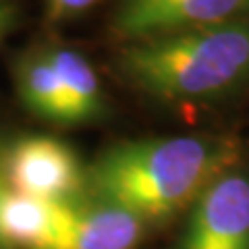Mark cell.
I'll return each mask as SVG.
<instances>
[{
  "label": "cell",
  "mask_w": 249,
  "mask_h": 249,
  "mask_svg": "<svg viewBox=\"0 0 249 249\" xmlns=\"http://www.w3.org/2000/svg\"><path fill=\"white\" fill-rule=\"evenodd\" d=\"M145 222L116 204L65 201L56 232L42 249H133Z\"/></svg>",
  "instance_id": "8992f818"
},
{
  "label": "cell",
  "mask_w": 249,
  "mask_h": 249,
  "mask_svg": "<svg viewBox=\"0 0 249 249\" xmlns=\"http://www.w3.org/2000/svg\"><path fill=\"white\" fill-rule=\"evenodd\" d=\"M249 19V0H121L116 36L131 42Z\"/></svg>",
  "instance_id": "3957f363"
},
{
  "label": "cell",
  "mask_w": 249,
  "mask_h": 249,
  "mask_svg": "<svg viewBox=\"0 0 249 249\" xmlns=\"http://www.w3.org/2000/svg\"><path fill=\"white\" fill-rule=\"evenodd\" d=\"M65 2H67V0H48L52 15H56V17H62V11H65Z\"/></svg>",
  "instance_id": "7c38bea8"
},
{
  "label": "cell",
  "mask_w": 249,
  "mask_h": 249,
  "mask_svg": "<svg viewBox=\"0 0 249 249\" xmlns=\"http://www.w3.org/2000/svg\"><path fill=\"white\" fill-rule=\"evenodd\" d=\"M127 79L162 102H197L249 79V19L133 42L121 56Z\"/></svg>",
  "instance_id": "7a4b0ae2"
},
{
  "label": "cell",
  "mask_w": 249,
  "mask_h": 249,
  "mask_svg": "<svg viewBox=\"0 0 249 249\" xmlns=\"http://www.w3.org/2000/svg\"><path fill=\"white\" fill-rule=\"evenodd\" d=\"M17 91L23 106L37 119L69 124V110L48 50H34L17 65Z\"/></svg>",
  "instance_id": "9c48e42d"
},
{
  "label": "cell",
  "mask_w": 249,
  "mask_h": 249,
  "mask_svg": "<svg viewBox=\"0 0 249 249\" xmlns=\"http://www.w3.org/2000/svg\"><path fill=\"white\" fill-rule=\"evenodd\" d=\"M9 25H11V9L0 2V40H2V36L6 34Z\"/></svg>",
  "instance_id": "8fae6325"
},
{
  "label": "cell",
  "mask_w": 249,
  "mask_h": 249,
  "mask_svg": "<svg viewBox=\"0 0 249 249\" xmlns=\"http://www.w3.org/2000/svg\"><path fill=\"white\" fill-rule=\"evenodd\" d=\"M96 0H67L65 2V11H62V17L65 15H73V13H79L83 9H88V6H91Z\"/></svg>",
  "instance_id": "30bf717a"
},
{
  "label": "cell",
  "mask_w": 249,
  "mask_h": 249,
  "mask_svg": "<svg viewBox=\"0 0 249 249\" xmlns=\"http://www.w3.org/2000/svg\"><path fill=\"white\" fill-rule=\"evenodd\" d=\"M62 204L6 187L0 197V249H42L58 229Z\"/></svg>",
  "instance_id": "52a82bcc"
},
{
  "label": "cell",
  "mask_w": 249,
  "mask_h": 249,
  "mask_svg": "<svg viewBox=\"0 0 249 249\" xmlns=\"http://www.w3.org/2000/svg\"><path fill=\"white\" fill-rule=\"evenodd\" d=\"M11 189L48 201H73L85 183L77 156L54 137H25L17 142L4 164Z\"/></svg>",
  "instance_id": "5b68a950"
},
{
  "label": "cell",
  "mask_w": 249,
  "mask_h": 249,
  "mask_svg": "<svg viewBox=\"0 0 249 249\" xmlns=\"http://www.w3.org/2000/svg\"><path fill=\"white\" fill-rule=\"evenodd\" d=\"M6 189V177H4V164H0V197Z\"/></svg>",
  "instance_id": "4fadbf2b"
},
{
  "label": "cell",
  "mask_w": 249,
  "mask_h": 249,
  "mask_svg": "<svg viewBox=\"0 0 249 249\" xmlns=\"http://www.w3.org/2000/svg\"><path fill=\"white\" fill-rule=\"evenodd\" d=\"M231 145L201 137L139 139L112 145L88 173L96 199L156 222L191 206L227 173Z\"/></svg>",
  "instance_id": "6da1fadb"
},
{
  "label": "cell",
  "mask_w": 249,
  "mask_h": 249,
  "mask_svg": "<svg viewBox=\"0 0 249 249\" xmlns=\"http://www.w3.org/2000/svg\"><path fill=\"white\" fill-rule=\"evenodd\" d=\"M69 110V124L89 123L102 116L104 96L89 62L69 48L48 50Z\"/></svg>",
  "instance_id": "ba28073f"
},
{
  "label": "cell",
  "mask_w": 249,
  "mask_h": 249,
  "mask_svg": "<svg viewBox=\"0 0 249 249\" xmlns=\"http://www.w3.org/2000/svg\"><path fill=\"white\" fill-rule=\"evenodd\" d=\"M178 249H249V177L224 173L206 187Z\"/></svg>",
  "instance_id": "277c9868"
}]
</instances>
